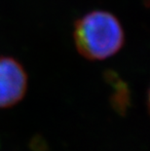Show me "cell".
<instances>
[{"label": "cell", "mask_w": 150, "mask_h": 151, "mask_svg": "<svg viewBox=\"0 0 150 151\" xmlns=\"http://www.w3.org/2000/svg\"><path fill=\"white\" fill-rule=\"evenodd\" d=\"M73 40L78 53L89 60H104L113 57L125 43L120 21L103 10L89 12L74 24Z\"/></svg>", "instance_id": "obj_1"}, {"label": "cell", "mask_w": 150, "mask_h": 151, "mask_svg": "<svg viewBox=\"0 0 150 151\" xmlns=\"http://www.w3.org/2000/svg\"><path fill=\"white\" fill-rule=\"evenodd\" d=\"M27 74L20 62L0 56V108L19 104L27 91Z\"/></svg>", "instance_id": "obj_2"}]
</instances>
